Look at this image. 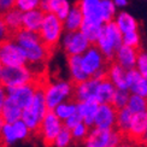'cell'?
<instances>
[{"instance_id":"23","label":"cell","mask_w":147,"mask_h":147,"mask_svg":"<svg viewBox=\"0 0 147 147\" xmlns=\"http://www.w3.org/2000/svg\"><path fill=\"white\" fill-rule=\"evenodd\" d=\"M45 15L46 13L40 7L28 11V12H24L23 13V29L39 33V30L42 26V22H44Z\"/></svg>"},{"instance_id":"35","label":"cell","mask_w":147,"mask_h":147,"mask_svg":"<svg viewBox=\"0 0 147 147\" xmlns=\"http://www.w3.org/2000/svg\"><path fill=\"white\" fill-rule=\"evenodd\" d=\"M72 142H75V141H74L71 130L68 129L66 127H64L58 134V136L54 139L52 147H70Z\"/></svg>"},{"instance_id":"18","label":"cell","mask_w":147,"mask_h":147,"mask_svg":"<svg viewBox=\"0 0 147 147\" xmlns=\"http://www.w3.org/2000/svg\"><path fill=\"white\" fill-rule=\"evenodd\" d=\"M127 82L131 94H138L147 98V80L136 68L127 70Z\"/></svg>"},{"instance_id":"49","label":"cell","mask_w":147,"mask_h":147,"mask_svg":"<svg viewBox=\"0 0 147 147\" xmlns=\"http://www.w3.org/2000/svg\"><path fill=\"white\" fill-rule=\"evenodd\" d=\"M145 146H146V147H147V142H146V144H145Z\"/></svg>"},{"instance_id":"7","label":"cell","mask_w":147,"mask_h":147,"mask_svg":"<svg viewBox=\"0 0 147 147\" xmlns=\"http://www.w3.org/2000/svg\"><path fill=\"white\" fill-rule=\"evenodd\" d=\"M38 78L39 75L28 64L20 66H4L1 84L6 88H12L39 81Z\"/></svg>"},{"instance_id":"24","label":"cell","mask_w":147,"mask_h":147,"mask_svg":"<svg viewBox=\"0 0 147 147\" xmlns=\"http://www.w3.org/2000/svg\"><path fill=\"white\" fill-rule=\"evenodd\" d=\"M116 89H117L116 86L107 77L101 78L99 81V84H98L95 100L99 104H111Z\"/></svg>"},{"instance_id":"8","label":"cell","mask_w":147,"mask_h":147,"mask_svg":"<svg viewBox=\"0 0 147 147\" xmlns=\"http://www.w3.org/2000/svg\"><path fill=\"white\" fill-rule=\"evenodd\" d=\"M125 140V136L117 129H101L92 127L83 141L84 147H116Z\"/></svg>"},{"instance_id":"2","label":"cell","mask_w":147,"mask_h":147,"mask_svg":"<svg viewBox=\"0 0 147 147\" xmlns=\"http://www.w3.org/2000/svg\"><path fill=\"white\" fill-rule=\"evenodd\" d=\"M94 45H96L109 62L115 59L116 51L123 45V33L119 30L115 21L104 24L101 33Z\"/></svg>"},{"instance_id":"1","label":"cell","mask_w":147,"mask_h":147,"mask_svg":"<svg viewBox=\"0 0 147 147\" xmlns=\"http://www.w3.org/2000/svg\"><path fill=\"white\" fill-rule=\"evenodd\" d=\"M12 36L26 53L28 65L32 66L35 71L45 65L47 59L50 58L51 50L42 42L39 33L21 29Z\"/></svg>"},{"instance_id":"5","label":"cell","mask_w":147,"mask_h":147,"mask_svg":"<svg viewBox=\"0 0 147 147\" xmlns=\"http://www.w3.org/2000/svg\"><path fill=\"white\" fill-rule=\"evenodd\" d=\"M64 33H65L64 22L56 15L46 13L42 26L39 30V35L42 42L51 51H54L60 45Z\"/></svg>"},{"instance_id":"30","label":"cell","mask_w":147,"mask_h":147,"mask_svg":"<svg viewBox=\"0 0 147 147\" xmlns=\"http://www.w3.org/2000/svg\"><path fill=\"white\" fill-rule=\"evenodd\" d=\"M134 113L128 107H123L118 110L117 112V121H116V129L119 133H122L125 136L128 130L130 128V123L133 119Z\"/></svg>"},{"instance_id":"34","label":"cell","mask_w":147,"mask_h":147,"mask_svg":"<svg viewBox=\"0 0 147 147\" xmlns=\"http://www.w3.org/2000/svg\"><path fill=\"white\" fill-rule=\"evenodd\" d=\"M100 7L104 23L115 21V17L117 15V6L115 5L113 0H100Z\"/></svg>"},{"instance_id":"15","label":"cell","mask_w":147,"mask_h":147,"mask_svg":"<svg viewBox=\"0 0 147 147\" xmlns=\"http://www.w3.org/2000/svg\"><path fill=\"white\" fill-rule=\"evenodd\" d=\"M99 81L100 80H98V78L89 77L88 80H86V81L75 83V86H74L72 99L76 100L77 102L89 100V99H95V94H96Z\"/></svg>"},{"instance_id":"3","label":"cell","mask_w":147,"mask_h":147,"mask_svg":"<svg viewBox=\"0 0 147 147\" xmlns=\"http://www.w3.org/2000/svg\"><path fill=\"white\" fill-rule=\"evenodd\" d=\"M48 111H50V109H48L46 99H45L42 82H40V86L38 90H36L32 104L29 106H27L26 109H23L22 119L29 127V129L33 131V134H36V131L40 128L42 119L45 118V116L47 115Z\"/></svg>"},{"instance_id":"38","label":"cell","mask_w":147,"mask_h":147,"mask_svg":"<svg viewBox=\"0 0 147 147\" xmlns=\"http://www.w3.org/2000/svg\"><path fill=\"white\" fill-rule=\"evenodd\" d=\"M40 3H41V0H16L15 7L24 13V12L39 9Z\"/></svg>"},{"instance_id":"16","label":"cell","mask_w":147,"mask_h":147,"mask_svg":"<svg viewBox=\"0 0 147 147\" xmlns=\"http://www.w3.org/2000/svg\"><path fill=\"white\" fill-rule=\"evenodd\" d=\"M72 7L69 0H41L40 9L45 13H53L64 21Z\"/></svg>"},{"instance_id":"41","label":"cell","mask_w":147,"mask_h":147,"mask_svg":"<svg viewBox=\"0 0 147 147\" xmlns=\"http://www.w3.org/2000/svg\"><path fill=\"white\" fill-rule=\"evenodd\" d=\"M83 122V119H82V117L80 116V113L78 112H76L75 115H72L71 117H69L68 119H65L63 123H64V127H66L68 129H72V128H75L76 125H78L80 123H82Z\"/></svg>"},{"instance_id":"6","label":"cell","mask_w":147,"mask_h":147,"mask_svg":"<svg viewBox=\"0 0 147 147\" xmlns=\"http://www.w3.org/2000/svg\"><path fill=\"white\" fill-rule=\"evenodd\" d=\"M81 57L83 69L89 77L98 80L107 77V66L110 62L96 47V45H92Z\"/></svg>"},{"instance_id":"39","label":"cell","mask_w":147,"mask_h":147,"mask_svg":"<svg viewBox=\"0 0 147 147\" xmlns=\"http://www.w3.org/2000/svg\"><path fill=\"white\" fill-rule=\"evenodd\" d=\"M123 45L139 48L140 46V35L138 32H129L123 34Z\"/></svg>"},{"instance_id":"17","label":"cell","mask_w":147,"mask_h":147,"mask_svg":"<svg viewBox=\"0 0 147 147\" xmlns=\"http://www.w3.org/2000/svg\"><path fill=\"white\" fill-rule=\"evenodd\" d=\"M139 57L138 48H134L127 45H122L115 54V62L122 65L125 70L136 68V62Z\"/></svg>"},{"instance_id":"29","label":"cell","mask_w":147,"mask_h":147,"mask_svg":"<svg viewBox=\"0 0 147 147\" xmlns=\"http://www.w3.org/2000/svg\"><path fill=\"white\" fill-rule=\"evenodd\" d=\"M105 23H99V22H93V21H87V20H83L82 23V27H81V32L87 36V39L92 42V44H95L98 38L101 33V29L102 26Z\"/></svg>"},{"instance_id":"20","label":"cell","mask_w":147,"mask_h":147,"mask_svg":"<svg viewBox=\"0 0 147 147\" xmlns=\"http://www.w3.org/2000/svg\"><path fill=\"white\" fill-rule=\"evenodd\" d=\"M107 78L111 81L117 89H127L129 90L127 82V70L115 60L110 62L107 66Z\"/></svg>"},{"instance_id":"10","label":"cell","mask_w":147,"mask_h":147,"mask_svg":"<svg viewBox=\"0 0 147 147\" xmlns=\"http://www.w3.org/2000/svg\"><path fill=\"white\" fill-rule=\"evenodd\" d=\"M63 128H64L63 121L52 110H50L45 116V118L42 119L39 130L36 131V135L40 138L42 144L46 147H52L54 139L58 136V134Z\"/></svg>"},{"instance_id":"32","label":"cell","mask_w":147,"mask_h":147,"mask_svg":"<svg viewBox=\"0 0 147 147\" xmlns=\"http://www.w3.org/2000/svg\"><path fill=\"white\" fill-rule=\"evenodd\" d=\"M18 142V138L12 123H4L0 134V147H9Z\"/></svg>"},{"instance_id":"37","label":"cell","mask_w":147,"mask_h":147,"mask_svg":"<svg viewBox=\"0 0 147 147\" xmlns=\"http://www.w3.org/2000/svg\"><path fill=\"white\" fill-rule=\"evenodd\" d=\"M89 130H90V127H88L87 124L84 123V122L80 123L75 128H72L71 134H72L74 141H75V142H83L86 140V138H87Z\"/></svg>"},{"instance_id":"45","label":"cell","mask_w":147,"mask_h":147,"mask_svg":"<svg viewBox=\"0 0 147 147\" xmlns=\"http://www.w3.org/2000/svg\"><path fill=\"white\" fill-rule=\"evenodd\" d=\"M113 3L117 7L122 9V7H125V6L128 5V0H113Z\"/></svg>"},{"instance_id":"48","label":"cell","mask_w":147,"mask_h":147,"mask_svg":"<svg viewBox=\"0 0 147 147\" xmlns=\"http://www.w3.org/2000/svg\"><path fill=\"white\" fill-rule=\"evenodd\" d=\"M4 123L5 122L3 121V118L0 117V134H1V130H3V127H4Z\"/></svg>"},{"instance_id":"9","label":"cell","mask_w":147,"mask_h":147,"mask_svg":"<svg viewBox=\"0 0 147 147\" xmlns=\"http://www.w3.org/2000/svg\"><path fill=\"white\" fill-rule=\"evenodd\" d=\"M0 62L4 66H20L28 64L26 53L18 42L10 36L0 42Z\"/></svg>"},{"instance_id":"4","label":"cell","mask_w":147,"mask_h":147,"mask_svg":"<svg viewBox=\"0 0 147 147\" xmlns=\"http://www.w3.org/2000/svg\"><path fill=\"white\" fill-rule=\"evenodd\" d=\"M74 83L71 80L57 78L53 81L42 83L45 99L50 110H54L63 101L70 100L74 96Z\"/></svg>"},{"instance_id":"22","label":"cell","mask_w":147,"mask_h":147,"mask_svg":"<svg viewBox=\"0 0 147 147\" xmlns=\"http://www.w3.org/2000/svg\"><path fill=\"white\" fill-rule=\"evenodd\" d=\"M68 70L70 80L74 83H78L88 80L89 76L84 71L81 56H68Z\"/></svg>"},{"instance_id":"19","label":"cell","mask_w":147,"mask_h":147,"mask_svg":"<svg viewBox=\"0 0 147 147\" xmlns=\"http://www.w3.org/2000/svg\"><path fill=\"white\" fill-rule=\"evenodd\" d=\"M77 5L82 11L84 20L104 23L101 16L100 0H78Z\"/></svg>"},{"instance_id":"12","label":"cell","mask_w":147,"mask_h":147,"mask_svg":"<svg viewBox=\"0 0 147 147\" xmlns=\"http://www.w3.org/2000/svg\"><path fill=\"white\" fill-rule=\"evenodd\" d=\"M39 86H40V81H35L28 84L18 86V87L7 88V96L13 100L20 107L26 109L32 104Z\"/></svg>"},{"instance_id":"21","label":"cell","mask_w":147,"mask_h":147,"mask_svg":"<svg viewBox=\"0 0 147 147\" xmlns=\"http://www.w3.org/2000/svg\"><path fill=\"white\" fill-rule=\"evenodd\" d=\"M100 104L95 99H89V100H84V101H80L77 102V112L80 116L82 117L83 122L88 127H93L94 125V119H95V115L98 112Z\"/></svg>"},{"instance_id":"44","label":"cell","mask_w":147,"mask_h":147,"mask_svg":"<svg viewBox=\"0 0 147 147\" xmlns=\"http://www.w3.org/2000/svg\"><path fill=\"white\" fill-rule=\"evenodd\" d=\"M6 99H7V88L0 83V110H1Z\"/></svg>"},{"instance_id":"31","label":"cell","mask_w":147,"mask_h":147,"mask_svg":"<svg viewBox=\"0 0 147 147\" xmlns=\"http://www.w3.org/2000/svg\"><path fill=\"white\" fill-rule=\"evenodd\" d=\"M52 111L64 122L65 119H68L69 117H71L72 115H75L77 112V101L74 99L63 101Z\"/></svg>"},{"instance_id":"14","label":"cell","mask_w":147,"mask_h":147,"mask_svg":"<svg viewBox=\"0 0 147 147\" xmlns=\"http://www.w3.org/2000/svg\"><path fill=\"white\" fill-rule=\"evenodd\" d=\"M117 112L118 110L112 104H100L95 115L93 127L101 128V129H116Z\"/></svg>"},{"instance_id":"13","label":"cell","mask_w":147,"mask_h":147,"mask_svg":"<svg viewBox=\"0 0 147 147\" xmlns=\"http://www.w3.org/2000/svg\"><path fill=\"white\" fill-rule=\"evenodd\" d=\"M146 134H147V111L135 113L133 116L130 128L125 135V140L136 145H144Z\"/></svg>"},{"instance_id":"46","label":"cell","mask_w":147,"mask_h":147,"mask_svg":"<svg viewBox=\"0 0 147 147\" xmlns=\"http://www.w3.org/2000/svg\"><path fill=\"white\" fill-rule=\"evenodd\" d=\"M116 147H134V146H133V142L128 141V140H124L123 142H121L118 146H116Z\"/></svg>"},{"instance_id":"33","label":"cell","mask_w":147,"mask_h":147,"mask_svg":"<svg viewBox=\"0 0 147 147\" xmlns=\"http://www.w3.org/2000/svg\"><path fill=\"white\" fill-rule=\"evenodd\" d=\"M127 107L129 109L134 115L147 111V98L138 95V94H130Z\"/></svg>"},{"instance_id":"36","label":"cell","mask_w":147,"mask_h":147,"mask_svg":"<svg viewBox=\"0 0 147 147\" xmlns=\"http://www.w3.org/2000/svg\"><path fill=\"white\" fill-rule=\"evenodd\" d=\"M129 98H130L129 90H127V89H116V93L113 95V99H112L111 104L117 110H121L123 107H127L128 101H129Z\"/></svg>"},{"instance_id":"43","label":"cell","mask_w":147,"mask_h":147,"mask_svg":"<svg viewBox=\"0 0 147 147\" xmlns=\"http://www.w3.org/2000/svg\"><path fill=\"white\" fill-rule=\"evenodd\" d=\"M16 5V0H0V15L12 10Z\"/></svg>"},{"instance_id":"42","label":"cell","mask_w":147,"mask_h":147,"mask_svg":"<svg viewBox=\"0 0 147 147\" xmlns=\"http://www.w3.org/2000/svg\"><path fill=\"white\" fill-rule=\"evenodd\" d=\"M10 36H12V35H11L10 30H9L7 26H6L5 21H4L3 15H0V42L6 40V39H9Z\"/></svg>"},{"instance_id":"47","label":"cell","mask_w":147,"mask_h":147,"mask_svg":"<svg viewBox=\"0 0 147 147\" xmlns=\"http://www.w3.org/2000/svg\"><path fill=\"white\" fill-rule=\"evenodd\" d=\"M3 71H4V65L0 62V83H1V77H3Z\"/></svg>"},{"instance_id":"11","label":"cell","mask_w":147,"mask_h":147,"mask_svg":"<svg viewBox=\"0 0 147 147\" xmlns=\"http://www.w3.org/2000/svg\"><path fill=\"white\" fill-rule=\"evenodd\" d=\"M60 45L68 56H82L93 44L81 30H76V32H65Z\"/></svg>"},{"instance_id":"25","label":"cell","mask_w":147,"mask_h":147,"mask_svg":"<svg viewBox=\"0 0 147 147\" xmlns=\"http://www.w3.org/2000/svg\"><path fill=\"white\" fill-rule=\"evenodd\" d=\"M22 112L23 109L20 107L13 100L7 96V99L0 110V117L3 118L5 123H13L18 119H22Z\"/></svg>"},{"instance_id":"40","label":"cell","mask_w":147,"mask_h":147,"mask_svg":"<svg viewBox=\"0 0 147 147\" xmlns=\"http://www.w3.org/2000/svg\"><path fill=\"white\" fill-rule=\"evenodd\" d=\"M136 69L147 80V52H139L138 62H136Z\"/></svg>"},{"instance_id":"26","label":"cell","mask_w":147,"mask_h":147,"mask_svg":"<svg viewBox=\"0 0 147 147\" xmlns=\"http://www.w3.org/2000/svg\"><path fill=\"white\" fill-rule=\"evenodd\" d=\"M83 20H84V17H83L81 9L78 7V5L77 4L72 5L69 15L66 16V18L63 21L65 32H76V30H80L82 27Z\"/></svg>"},{"instance_id":"27","label":"cell","mask_w":147,"mask_h":147,"mask_svg":"<svg viewBox=\"0 0 147 147\" xmlns=\"http://www.w3.org/2000/svg\"><path fill=\"white\" fill-rule=\"evenodd\" d=\"M115 22L123 34L129 33V32H138V29H139V23L135 20V17L125 11L118 12L115 17Z\"/></svg>"},{"instance_id":"28","label":"cell","mask_w":147,"mask_h":147,"mask_svg":"<svg viewBox=\"0 0 147 147\" xmlns=\"http://www.w3.org/2000/svg\"><path fill=\"white\" fill-rule=\"evenodd\" d=\"M4 21L7 26L11 35L16 34L18 30L23 29V12H21L18 9L13 7L12 10L5 12L3 15Z\"/></svg>"}]
</instances>
